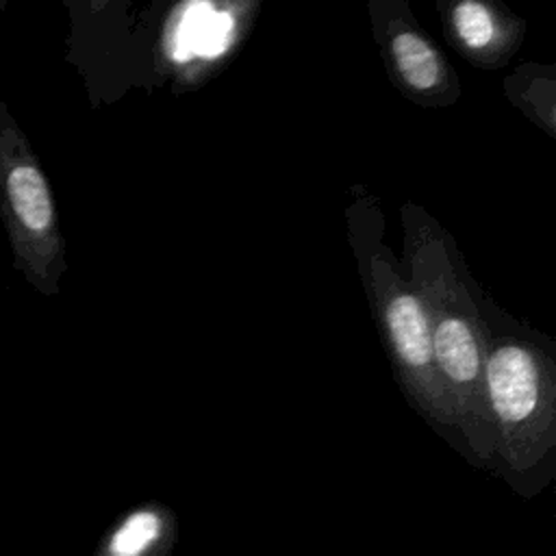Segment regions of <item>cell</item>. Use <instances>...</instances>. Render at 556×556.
Here are the masks:
<instances>
[{
	"instance_id": "obj_4",
	"label": "cell",
	"mask_w": 556,
	"mask_h": 556,
	"mask_svg": "<svg viewBox=\"0 0 556 556\" xmlns=\"http://www.w3.org/2000/svg\"><path fill=\"white\" fill-rule=\"evenodd\" d=\"M432 334L434 367L441 382L454 387L452 400L473 402L480 393V341L463 315H439Z\"/></svg>"
},
{
	"instance_id": "obj_1",
	"label": "cell",
	"mask_w": 556,
	"mask_h": 556,
	"mask_svg": "<svg viewBox=\"0 0 556 556\" xmlns=\"http://www.w3.org/2000/svg\"><path fill=\"white\" fill-rule=\"evenodd\" d=\"M0 219L13 267L39 293H56L63 237L56 204L28 137L0 96Z\"/></svg>"
},
{
	"instance_id": "obj_5",
	"label": "cell",
	"mask_w": 556,
	"mask_h": 556,
	"mask_svg": "<svg viewBox=\"0 0 556 556\" xmlns=\"http://www.w3.org/2000/svg\"><path fill=\"white\" fill-rule=\"evenodd\" d=\"M232 30V17L228 13H217L211 4L198 2L187 7L182 20L176 28L174 56L185 61L193 54L217 56L226 46Z\"/></svg>"
},
{
	"instance_id": "obj_7",
	"label": "cell",
	"mask_w": 556,
	"mask_h": 556,
	"mask_svg": "<svg viewBox=\"0 0 556 556\" xmlns=\"http://www.w3.org/2000/svg\"><path fill=\"white\" fill-rule=\"evenodd\" d=\"M395 63L404 80L415 89H430L439 80V61L434 50L415 33H397L391 43Z\"/></svg>"
},
{
	"instance_id": "obj_8",
	"label": "cell",
	"mask_w": 556,
	"mask_h": 556,
	"mask_svg": "<svg viewBox=\"0 0 556 556\" xmlns=\"http://www.w3.org/2000/svg\"><path fill=\"white\" fill-rule=\"evenodd\" d=\"M454 26L465 46L473 50L489 46L495 33L489 9L476 0H465L454 9Z\"/></svg>"
},
{
	"instance_id": "obj_6",
	"label": "cell",
	"mask_w": 556,
	"mask_h": 556,
	"mask_svg": "<svg viewBox=\"0 0 556 556\" xmlns=\"http://www.w3.org/2000/svg\"><path fill=\"white\" fill-rule=\"evenodd\" d=\"M163 519L154 510H135L106 536L100 556H146L161 539Z\"/></svg>"
},
{
	"instance_id": "obj_3",
	"label": "cell",
	"mask_w": 556,
	"mask_h": 556,
	"mask_svg": "<svg viewBox=\"0 0 556 556\" xmlns=\"http://www.w3.org/2000/svg\"><path fill=\"white\" fill-rule=\"evenodd\" d=\"M384 321L408 378L417 384V393L432 408H445V389L434 367L430 321L421 302L413 293L395 289L384 300Z\"/></svg>"
},
{
	"instance_id": "obj_2",
	"label": "cell",
	"mask_w": 556,
	"mask_h": 556,
	"mask_svg": "<svg viewBox=\"0 0 556 556\" xmlns=\"http://www.w3.org/2000/svg\"><path fill=\"white\" fill-rule=\"evenodd\" d=\"M489 404L504 430H523L543 408V378L539 356L528 345L504 343L484 365Z\"/></svg>"
}]
</instances>
